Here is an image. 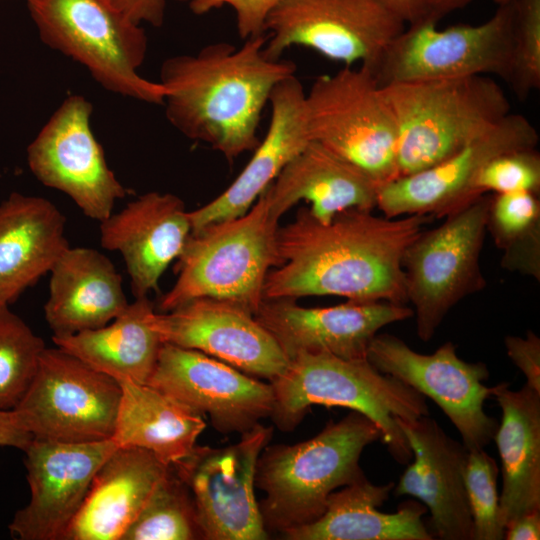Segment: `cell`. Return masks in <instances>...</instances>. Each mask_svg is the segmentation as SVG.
Listing matches in <instances>:
<instances>
[{
	"mask_svg": "<svg viewBox=\"0 0 540 540\" xmlns=\"http://www.w3.org/2000/svg\"><path fill=\"white\" fill-rule=\"evenodd\" d=\"M433 219L352 209L323 224L301 208L277 230V265L266 276L263 299L326 295L405 305L403 254Z\"/></svg>",
	"mask_w": 540,
	"mask_h": 540,
	"instance_id": "6da1fadb",
	"label": "cell"
},
{
	"mask_svg": "<svg viewBox=\"0 0 540 540\" xmlns=\"http://www.w3.org/2000/svg\"><path fill=\"white\" fill-rule=\"evenodd\" d=\"M265 43L266 34L240 47L211 43L196 54L166 59L159 82L166 89L163 104L171 125L228 161L253 151L274 88L296 72L293 62L267 57Z\"/></svg>",
	"mask_w": 540,
	"mask_h": 540,
	"instance_id": "7a4b0ae2",
	"label": "cell"
},
{
	"mask_svg": "<svg viewBox=\"0 0 540 540\" xmlns=\"http://www.w3.org/2000/svg\"><path fill=\"white\" fill-rule=\"evenodd\" d=\"M270 383L274 394L270 417L282 431L296 428L312 405L348 408L379 427L382 443L402 464L412 459V452L396 419L408 421L429 415L425 396L378 371L367 358L299 353Z\"/></svg>",
	"mask_w": 540,
	"mask_h": 540,
	"instance_id": "3957f363",
	"label": "cell"
},
{
	"mask_svg": "<svg viewBox=\"0 0 540 540\" xmlns=\"http://www.w3.org/2000/svg\"><path fill=\"white\" fill-rule=\"evenodd\" d=\"M378 440L379 427L351 410L306 441L267 445L255 470V487L266 496L259 508L267 531L282 533L318 519L332 492L365 476L361 454Z\"/></svg>",
	"mask_w": 540,
	"mask_h": 540,
	"instance_id": "277c9868",
	"label": "cell"
},
{
	"mask_svg": "<svg viewBox=\"0 0 540 540\" xmlns=\"http://www.w3.org/2000/svg\"><path fill=\"white\" fill-rule=\"evenodd\" d=\"M397 131L398 177L448 158L511 113L490 76L399 82L381 86Z\"/></svg>",
	"mask_w": 540,
	"mask_h": 540,
	"instance_id": "5b68a950",
	"label": "cell"
},
{
	"mask_svg": "<svg viewBox=\"0 0 540 540\" xmlns=\"http://www.w3.org/2000/svg\"><path fill=\"white\" fill-rule=\"evenodd\" d=\"M278 222L263 192L243 215L192 231L177 259V280L160 299V311L211 298L255 314L264 300L266 276L277 265Z\"/></svg>",
	"mask_w": 540,
	"mask_h": 540,
	"instance_id": "8992f818",
	"label": "cell"
},
{
	"mask_svg": "<svg viewBox=\"0 0 540 540\" xmlns=\"http://www.w3.org/2000/svg\"><path fill=\"white\" fill-rule=\"evenodd\" d=\"M41 41L83 65L106 90L163 104L166 89L138 69L147 52L141 25L109 0H25Z\"/></svg>",
	"mask_w": 540,
	"mask_h": 540,
	"instance_id": "52a82bcc",
	"label": "cell"
},
{
	"mask_svg": "<svg viewBox=\"0 0 540 540\" xmlns=\"http://www.w3.org/2000/svg\"><path fill=\"white\" fill-rule=\"evenodd\" d=\"M311 141L378 184L398 177L397 131L381 86L365 66L317 77L305 94Z\"/></svg>",
	"mask_w": 540,
	"mask_h": 540,
	"instance_id": "ba28073f",
	"label": "cell"
},
{
	"mask_svg": "<svg viewBox=\"0 0 540 540\" xmlns=\"http://www.w3.org/2000/svg\"><path fill=\"white\" fill-rule=\"evenodd\" d=\"M489 199L481 195L437 227L423 229L403 254L406 298L422 341L434 336L456 304L486 287L480 256Z\"/></svg>",
	"mask_w": 540,
	"mask_h": 540,
	"instance_id": "9c48e42d",
	"label": "cell"
},
{
	"mask_svg": "<svg viewBox=\"0 0 540 540\" xmlns=\"http://www.w3.org/2000/svg\"><path fill=\"white\" fill-rule=\"evenodd\" d=\"M513 0L477 25L438 29L422 20L405 28L372 70L380 86L399 82L497 75L508 80L512 51Z\"/></svg>",
	"mask_w": 540,
	"mask_h": 540,
	"instance_id": "30bf717a",
	"label": "cell"
},
{
	"mask_svg": "<svg viewBox=\"0 0 540 540\" xmlns=\"http://www.w3.org/2000/svg\"><path fill=\"white\" fill-rule=\"evenodd\" d=\"M121 385L78 357L45 348L36 373L13 409L36 439L83 443L113 436Z\"/></svg>",
	"mask_w": 540,
	"mask_h": 540,
	"instance_id": "8fae6325",
	"label": "cell"
},
{
	"mask_svg": "<svg viewBox=\"0 0 540 540\" xmlns=\"http://www.w3.org/2000/svg\"><path fill=\"white\" fill-rule=\"evenodd\" d=\"M405 25L377 0H282L267 18L264 53L280 59L301 46L372 71Z\"/></svg>",
	"mask_w": 540,
	"mask_h": 540,
	"instance_id": "7c38bea8",
	"label": "cell"
},
{
	"mask_svg": "<svg viewBox=\"0 0 540 540\" xmlns=\"http://www.w3.org/2000/svg\"><path fill=\"white\" fill-rule=\"evenodd\" d=\"M273 428L256 424L240 440L225 447L195 445L172 465L193 498L203 539L265 540L255 498V470Z\"/></svg>",
	"mask_w": 540,
	"mask_h": 540,
	"instance_id": "4fadbf2b",
	"label": "cell"
},
{
	"mask_svg": "<svg viewBox=\"0 0 540 540\" xmlns=\"http://www.w3.org/2000/svg\"><path fill=\"white\" fill-rule=\"evenodd\" d=\"M366 358L378 371L431 398L469 451L484 449L493 440L498 422L484 411L494 389L484 385L489 370L482 362L461 359L453 342H445L432 354H421L395 335L381 333L372 339Z\"/></svg>",
	"mask_w": 540,
	"mask_h": 540,
	"instance_id": "5bb4252c",
	"label": "cell"
},
{
	"mask_svg": "<svg viewBox=\"0 0 540 540\" xmlns=\"http://www.w3.org/2000/svg\"><path fill=\"white\" fill-rule=\"evenodd\" d=\"M93 106L82 95L67 97L27 147L32 174L69 196L98 222L112 214L128 189L109 168L91 128Z\"/></svg>",
	"mask_w": 540,
	"mask_h": 540,
	"instance_id": "9a60e30c",
	"label": "cell"
},
{
	"mask_svg": "<svg viewBox=\"0 0 540 540\" xmlns=\"http://www.w3.org/2000/svg\"><path fill=\"white\" fill-rule=\"evenodd\" d=\"M180 404L207 415L220 433H244L270 417L271 383L197 350L164 343L147 382Z\"/></svg>",
	"mask_w": 540,
	"mask_h": 540,
	"instance_id": "2e32d148",
	"label": "cell"
},
{
	"mask_svg": "<svg viewBox=\"0 0 540 540\" xmlns=\"http://www.w3.org/2000/svg\"><path fill=\"white\" fill-rule=\"evenodd\" d=\"M538 142L539 135L532 123L523 115L509 113L443 161L382 184L376 208L390 218H444L479 197L473 184L489 160L505 152L536 148Z\"/></svg>",
	"mask_w": 540,
	"mask_h": 540,
	"instance_id": "e0dca14e",
	"label": "cell"
},
{
	"mask_svg": "<svg viewBox=\"0 0 540 540\" xmlns=\"http://www.w3.org/2000/svg\"><path fill=\"white\" fill-rule=\"evenodd\" d=\"M118 446L112 438L83 443L33 438L24 450L29 503L9 530L20 540H64L97 470Z\"/></svg>",
	"mask_w": 540,
	"mask_h": 540,
	"instance_id": "ac0fdd59",
	"label": "cell"
},
{
	"mask_svg": "<svg viewBox=\"0 0 540 540\" xmlns=\"http://www.w3.org/2000/svg\"><path fill=\"white\" fill-rule=\"evenodd\" d=\"M163 343L197 350L269 382L289 359L254 314L232 302L198 298L149 315Z\"/></svg>",
	"mask_w": 540,
	"mask_h": 540,
	"instance_id": "d6986e66",
	"label": "cell"
},
{
	"mask_svg": "<svg viewBox=\"0 0 540 540\" xmlns=\"http://www.w3.org/2000/svg\"><path fill=\"white\" fill-rule=\"evenodd\" d=\"M288 359L308 352L346 359L366 358L368 347L386 325L413 317L403 304L351 301L329 307H303L294 299L263 300L254 314Z\"/></svg>",
	"mask_w": 540,
	"mask_h": 540,
	"instance_id": "ffe728a7",
	"label": "cell"
},
{
	"mask_svg": "<svg viewBox=\"0 0 540 540\" xmlns=\"http://www.w3.org/2000/svg\"><path fill=\"white\" fill-rule=\"evenodd\" d=\"M413 462L394 485V494L420 500L430 512L431 533L442 540H473L464 472L469 450L429 415L396 419Z\"/></svg>",
	"mask_w": 540,
	"mask_h": 540,
	"instance_id": "44dd1931",
	"label": "cell"
},
{
	"mask_svg": "<svg viewBox=\"0 0 540 540\" xmlns=\"http://www.w3.org/2000/svg\"><path fill=\"white\" fill-rule=\"evenodd\" d=\"M192 232L189 211L171 193L141 195L100 222L103 248L118 251L135 298L158 291L159 280L177 260Z\"/></svg>",
	"mask_w": 540,
	"mask_h": 540,
	"instance_id": "7402d4cb",
	"label": "cell"
},
{
	"mask_svg": "<svg viewBox=\"0 0 540 540\" xmlns=\"http://www.w3.org/2000/svg\"><path fill=\"white\" fill-rule=\"evenodd\" d=\"M305 94L295 75L274 88L268 103L271 116L264 138L253 150L244 169L220 195L189 211L192 231L246 213L282 169L311 141Z\"/></svg>",
	"mask_w": 540,
	"mask_h": 540,
	"instance_id": "603a6c76",
	"label": "cell"
},
{
	"mask_svg": "<svg viewBox=\"0 0 540 540\" xmlns=\"http://www.w3.org/2000/svg\"><path fill=\"white\" fill-rule=\"evenodd\" d=\"M171 466L138 447H117L97 470L64 540H121Z\"/></svg>",
	"mask_w": 540,
	"mask_h": 540,
	"instance_id": "cb8c5ba5",
	"label": "cell"
},
{
	"mask_svg": "<svg viewBox=\"0 0 540 540\" xmlns=\"http://www.w3.org/2000/svg\"><path fill=\"white\" fill-rule=\"evenodd\" d=\"M49 273L44 315L52 337L103 327L129 305L120 273L96 249L69 246Z\"/></svg>",
	"mask_w": 540,
	"mask_h": 540,
	"instance_id": "d4e9b609",
	"label": "cell"
},
{
	"mask_svg": "<svg viewBox=\"0 0 540 540\" xmlns=\"http://www.w3.org/2000/svg\"><path fill=\"white\" fill-rule=\"evenodd\" d=\"M380 186L356 166L310 141L264 193L277 218L304 200L310 203L311 215L326 224L347 210L372 211Z\"/></svg>",
	"mask_w": 540,
	"mask_h": 540,
	"instance_id": "484cf974",
	"label": "cell"
},
{
	"mask_svg": "<svg viewBox=\"0 0 540 540\" xmlns=\"http://www.w3.org/2000/svg\"><path fill=\"white\" fill-rule=\"evenodd\" d=\"M69 246L65 217L51 201L11 193L0 203V306L49 273Z\"/></svg>",
	"mask_w": 540,
	"mask_h": 540,
	"instance_id": "4316f807",
	"label": "cell"
},
{
	"mask_svg": "<svg viewBox=\"0 0 540 540\" xmlns=\"http://www.w3.org/2000/svg\"><path fill=\"white\" fill-rule=\"evenodd\" d=\"M394 485H375L364 476L332 492L318 519L281 534L289 540L434 539L422 519L427 510L423 503L407 500L393 513L378 510Z\"/></svg>",
	"mask_w": 540,
	"mask_h": 540,
	"instance_id": "83f0119b",
	"label": "cell"
},
{
	"mask_svg": "<svg viewBox=\"0 0 540 540\" xmlns=\"http://www.w3.org/2000/svg\"><path fill=\"white\" fill-rule=\"evenodd\" d=\"M501 409L495 440L502 467L500 517L504 527L518 516L540 510V392L525 384L511 390L493 386Z\"/></svg>",
	"mask_w": 540,
	"mask_h": 540,
	"instance_id": "f1b7e54d",
	"label": "cell"
},
{
	"mask_svg": "<svg viewBox=\"0 0 540 540\" xmlns=\"http://www.w3.org/2000/svg\"><path fill=\"white\" fill-rule=\"evenodd\" d=\"M121 399L112 439L138 447L167 465L185 458L206 427L203 416L149 384L120 381Z\"/></svg>",
	"mask_w": 540,
	"mask_h": 540,
	"instance_id": "f546056e",
	"label": "cell"
},
{
	"mask_svg": "<svg viewBox=\"0 0 540 540\" xmlns=\"http://www.w3.org/2000/svg\"><path fill=\"white\" fill-rule=\"evenodd\" d=\"M154 310L148 297L135 298L107 325L52 340L57 347L118 382L147 384L164 344L149 322Z\"/></svg>",
	"mask_w": 540,
	"mask_h": 540,
	"instance_id": "4dcf8cb0",
	"label": "cell"
},
{
	"mask_svg": "<svg viewBox=\"0 0 540 540\" xmlns=\"http://www.w3.org/2000/svg\"><path fill=\"white\" fill-rule=\"evenodd\" d=\"M487 231L502 251L501 266L540 280V200L528 191L490 196Z\"/></svg>",
	"mask_w": 540,
	"mask_h": 540,
	"instance_id": "1f68e13d",
	"label": "cell"
},
{
	"mask_svg": "<svg viewBox=\"0 0 540 540\" xmlns=\"http://www.w3.org/2000/svg\"><path fill=\"white\" fill-rule=\"evenodd\" d=\"M203 539L191 493L171 466L121 540Z\"/></svg>",
	"mask_w": 540,
	"mask_h": 540,
	"instance_id": "d6a6232c",
	"label": "cell"
},
{
	"mask_svg": "<svg viewBox=\"0 0 540 540\" xmlns=\"http://www.w3.org/2000/svg\"><path fill=\"white\" fill-rule=\"evenodd\" d=\"M43 340L9 306H0V409L13 410L38 368Z\"/></svg>",
	"mask_w": 540,
	"mask_h": 540,
	"instance_id": "836d02e7",
	"label": "cell"
},
{
	"mask_svg": "<svg viewBox=\"0 0 540 540\" xmlns=\"http://www.w3.org/2000/svg\"><path fill=\"white\" fill-rule=\"evenodd\" d=\"M498 473L495 460L484 449L468 452L464 480L473 521V540L504 539Z\"/></svg>",
	"mask_w": 540,
	"mask_h": 540,
	"instance_id": "e575fe53",
	"label": "cell"
},
{
	"mask_svg": "<svg viewBox=\"0 0 540 540\" xmlns=\"http://www.w3.org/2000/svg\"><path fill=\"white\" fill-rule=\"evenodd\" d=\"M512 51L507 83L524 100L540 87V0H513Z\"/></svg>",
	"mask_w": 540,
	"mask_h": 540,
	"instance_id": "d590c367",
	"label": "cell"
},
{
	"mask_svg": "<svg viewBox=\"0 0 540 540\" xmlns=\"http://www.w3.org/2000/svg\"><path fill=\"white\" fill-rule=\"evenodd\" d=\"M477 196L516 191L540 192V155L536 148L499 154L481 169L473 184Z\"/></svg>",
	"mask_w": 540,
	"mask_h": 540,
	"instance_id": "8d00e7d4",
	"label": "cell"
},
{
	"mask_svg": "<svg viewBox=\"0 0 540 540\" xmlns=\"http://www.w3.org/2000/svg\"><path fill=\"white\" fill-rule=\"evenodd\" d=\"M282 0H189V9L196 15L229 6L235 14L236 28L241 39L265 34L268 16Z\"/></svg>",
	"mask_w": 540,
	"mask_h": 540,
	"instance_id": "74e56055",
	"label": "cell"
},
{
	"mask_svg": "<svg viewBox=\"0 0 540 540\" xmlns=\"http://www.w3.org/2000/svg\"><path fill=\"white\" fill-rule=\"evenodd\" d=\"M504 344L508 357L525 376V384L540 392V338L528 330L525 337L506 336Z\"/></svg>",
	"mask_w": 540,
	"mask_h": 540,
	"instance_id": "f35d334b",
	"label": "cell"
},
{
	"mask_svg": "<svg viewBox=\"0 0 540 540\" xmlns=\"http://www.w3.org/2000/svg\"><path fill=\"white\" fill-rule=\"evenodd\" d=\"M128 19L135 24H149L160 27L165 19L167 4L170 1L185 2L189 0H109Z\"/></svg>",
	"mask_w": 540,
	"mask_h": 540,
	"instance_id": "ab89813d",
	"label": "cell"
},
{
	"mask_svg": "<svg viewBox=\"0 0 540 540\" xmlns=\"http://www.w3.org/2000/svg\"><path fill=\"white\" fill-rule=\"evenodd\" d=\"M33 436L20 423L14 410L0 409V446L25 450Z\"/></svg>",
	"mask_w": 540,
	"mask_h": 540,
	"instance_id": "60d3db41",
	"label": "cell"
},
{
	"mask_svg": "<svg viewBox=\"0 0 540 540\" xmlns=\"http://www.w3.org/2000/svg\"><path fill=\"white\" fill-rule=\"evenodd\" d=\"M405 24H415L426 19L430 0H377Z\"/></svg>",
	"mask_w": 540,
	"mask_h": 540,
	"instance_id": "b9f144b4",
	"label": "cell"
},
{
	"mask_svg": "<svg viewBox=\"0 0 540 540\" xmlns=\"http://www.w3.org/2000/svg\"><path fill=\"white\" fill-rule=\"evenodd\" d=\"M506 540L540 539V510L524 513L505 527Z\"/></svg>",
	"mask_w": 540,
	"mask_h": 540,
	"instance_id": "7bdbcfd3",
	"label": "cell"
},
{
	"mask_svg": "<svg viewBox=\"0 0 540 540\" xmlns=\"http://www.w3.org/2000/svg\"><path fill=\"white\" fill-rule=\"evenodd\" d=\"M473 0H430L429 11L426 19L438 23L445 15L460 9Z\"/></svg>",
	"mask_w": 540,
	"mask_h": 540,
	"instance_id": "ee69618b",
	"label": "cell"
},
{
	"mask_svg": "<svg viewBox=\"0 0 540 540\" xmlns=\"http://www.w3.org/2000/svg\"><path fill=\"white\" fill-rule=\"evenodd\" d=\"M493 1L497 4V6H499V5H503V4L507 3V2H509L511 0H493Z\"/></svg>",
	"mask_w": 540,
	"mask_h": 540,
	"instance_id": "f6af8a7d",
	"label": "cell"
}]
</instances>
